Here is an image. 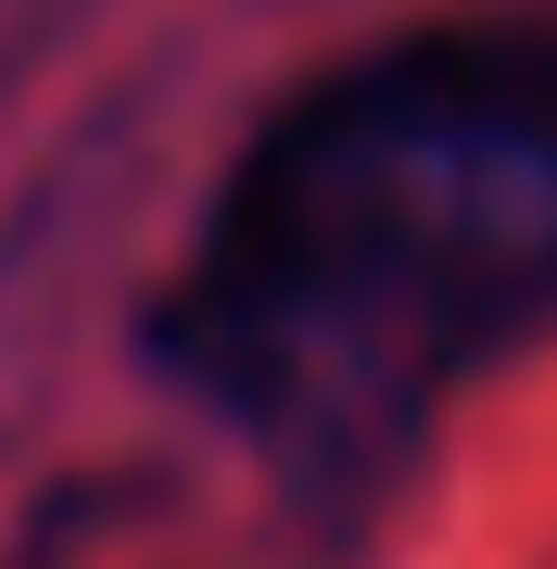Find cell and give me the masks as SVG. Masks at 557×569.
I'll use <instances>...</instances> for the list:
<instances>
[{
	"instance_id": "1",
	"label": "cell",
	"mask_w": 557,
	"mask_h": 569,
	"mask_svg": "<svg viewBox=\"0 0 557 569\" xmlns=\"http://www.w3.org/2000/svg\"><path fill=\"white\" fill-rule=\"evenodd\" d=\"M557 329V26H431L241 140L152 367L291 481H368Z\"/></svg>"
}]
</instances>
